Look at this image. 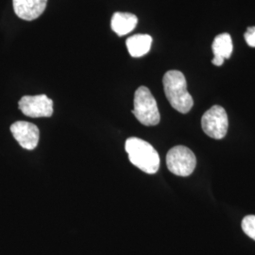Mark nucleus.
I'll return each mask as SVG.
<instances>
[{
	"instance_id": "f257e3e1",
	"label": "nucleus",
	"mask_w": 255,
	"mask_h": 255,
	"mask_svg": "<svg viewBox=\"0 0 255 255\" xmlns=\"http://www.w3.org/2000/svg\"><path fill=\"white\" fill-rule=\"evenodd\" d=\"M164 94L170 105L181 114H187L193 107L194 101L187 91L184 75L179 70H169L163 78Z\"/></svg>"
},
{
	"instance_id": "f03ea898",
	"label": "nucleus",
	"mask_w": 255,
	"mask_h": 255,
	"mask_svg": "<svg viewBox=\"0 0 255 255\" xmlns=\"http://www.w3.org/2000/svg\"><path fill=\"white\" fill-rule=\"evenodd\" d=\"M129 162L146 174H155L160 167V157L153 146L145 140L130 137L125 143Z\"/></svg>"
},
{
	"instance_id": "7ed1b4c3",
	"label": "nucleus",
	"mask_w": 255,
	"mask_h": 255,
	"mask_svg": "<svg viewBox=\"0 0 255 255\" xmlns=\"http://www.w3.org/2000/svg\"><path fill=\"white\" fill-rule=\"evenodd\" d=\"M134 109L131 113L145 126H156L160 122V113L151 92L146 86H140L134 94Z\"/></svg>"
},
{
	"instance_id": "20e7f679",
	"label": "nucleus",
	"mask_w": 255,
	"mask_h": 255,
	"mask_svg": "<svg viewBox=\"0 0 255 255\" xmlns=\"http://www.w3.org/2000/svg\"><path fill=\"white\" fill-rule=\"evenodd\" d=\"M166 165L174 175L188 177L195 170L197 160L191 149L184 146H176L167 152Z\"/></svg>"
},
{
	"instance_id": "39448f33",
	"label": "nucleus",
	"mask_w": 255,
	"mask_h": 255,
	"mask_svg": "<svg viewBox=\"0 0 255 255\" xmlns=\"http://www.w3.org/2000/svg\"><path fill=\"white\" fill-rule=\"evenodd\" d=\"M228 116L225 109L215 105L204 113L201 118V128L206 135L213 139H222L228 131Z\"/></svg>"
},
{
	"instance_id": "423d86ee",
	"label": "nucleus",
	"mask_w": 255,
	"mask_h": 255,
	"mask_svg": "<svg viewBox=\"0 0 255 255\" xmlns=\"http://www.w3.org/2000/svg\"><path fill=\"white\" fill-rule=\"evenodd\" d=\"M18 106L28 118H50L53 114V101L46 95L25 96L19 101Z\"/></svg>"
},
{
	"instance_id": "0eeeda50",
	"label": "nucleus",
	"mask_w": 255,
	"mask_h": 255,
	"mask_svg": "<svg viewBox=\"0 0 255 255\" xmlns=\"http://www.w3.org/2000/svg\"><path fill=\"white\" fill-rule=\"evenodd\" d=\"M10 131L19 145L27 150H32L39 142L40 131L36 125L27 121H17L10 126Z\"/></svg>"
},
{
	"instance_id": "6e6552de",
	"label": "nucleus",
	"mask_w": 255,
	"mask_h": 255,
	"mask_svg": "<svg viewBox=\"0 0 255 255\" xmlns=\"http://www.w3.org/2000/svg\"><path fill=\"white\" fill-rule=\"evenodd\" d=\"M13 9L19 18L32 21L43 14L47 0H12Z\"/></svg>"
},
{
	"instance_id": "1a4fd4ad",
	"label": "nucleus",
	"mask_w": 255,
	"mask_h": 255,
	"mask_svg": "<svg viewBox=\"0 0 255 255\" xmlns=\"http://www.w3.org/2000/svg\"><path fill=\"white\" fill-rule=\"evenodd\" d=\"M233 42L232 37L229 33H221L215 38L212 49L214 53V59L212 64L221 66L225 59H229L233 53Z\"/></svg>"
},
{
	"instance_id": "9d476101",
	"label": "nucleus",
	"mask_w": 255,
	"mask_h": 255,
	"mask_svg": "<svg viewBox=\"0 0 255 255\" xmlns=\"http://www.w3.org/2000/svg\"><path fill=\"white\" fill-rule=\"evenodd\" d=\"M137 23L138 18L132 13L116 12L111 20V27L119 36H124L135 28Z\"/></svg>"
},
{
	"instance_id": "9b49d317",
	"label": "nucleus",
	"mask_w": 255,
	"mask_h": 255,
	"mask_svg": "<svg viewBox=\"0 0 255 255\" xmlns=\"http://www.w3.org/2000/svg\"><path fill=\"white\" fill-rule=\"evenodd\" d=\"M152 44V37L147 34H135L126 41L128 53L133 58H140L147 54Z\"/></svg>"
},
{
	"instance_id": "f8f14e48",
	"label": "nucleus",
	"mask_w": 255,
	"mask_h": 255,
	"mask_svg": "<svg viewBox=\"0 0 255 255\" xmlns=\"http://www.w3.org/2000/svg\"><path fill=\"white\" fill-rule=\"evenodd\" d=\"M241 226L247 236L255 240V216L250 215L245 217L242 220Z\"/></svg>"
},
{
	"instance_id": "ddd939ff",
	"label": "nucleus",
	"mask_w": 255,
	"mask_h": 255,
	"mask_svg": "<svg viewBox=\"0 0 255 255\" xmlns=\"http://www.w3.org/2000/svg\"><path fill=\"white\" fill-rule=\"evenodd\" d=\"M244 37L249 46L255 47V27H248Z\"/></svg>"
}]
</instances>
